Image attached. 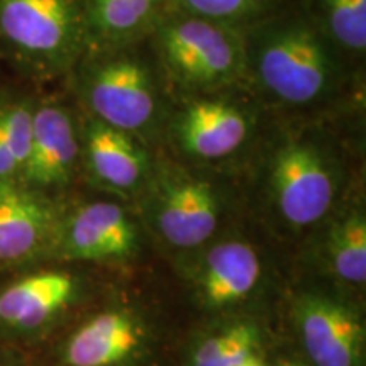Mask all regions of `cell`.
I'll list each match as a JSON object with an SVG mask.
<instances>
[{
    "mask_svg": "<svg viewBox=\"0 0 366 366\" xmlns=\"http://www.w3.org/2000/svg\"><path fill=\"white\" fill-rule=\"evenodd\" d=\"M0 36L33 73L61 75L92 38L86 0H0Z\"/></svg>",
    "mask_w": 366,
    "mask_h": 366,
    "instance_id": "1",
    "label": "cell"
},
{
    "mask_svg": "<svg viewBox=\"0 0 366 366\" xmlns=\"http://www.w3.org/2000/svg\"><path fill=\"white\" fill-rule=\"evenodd\" d=\"M158 48L173 80L187 89L229 85L248 66V51L237 31L194 16L159 21Z\"/></svg>",
    "mask_w": 366,
    "mask_h": 366,
    "instance_id": "2",
    "label": "cell"
},
{
    "mask_svg": "<svg viewBox=\"0 0 366 366\" xmlns=\"http://www.w3.org/2000/svg\"><path fill=\"white\" fill-rule=\"evenodd\" d=\"M340 194V173L317 143L288 139L269 159L268 195L277 217L294 231L324 222Z\"/></svg>",
    "mask_w": 366,
    "mask_h": 366,
    "instance_id": "3",
    "label": "cell"
},
{
    "mask_svg": "<svg viewBox=\"0 0 366 366\" xmlns=\"http://www.w3.org/2000/svg\"><path fill=\"white\" fill-rule=\"evenodd\" d=\"M254 66L263 89L292 105L322 99L334 80L327 46L304 22H292L264 36Z\"/></svg>",
    "mask_w": 366,
    "mask_h": 366,
    "instance_id": "4",
    "label": "cell"
},
{
    "mask_svg": "<svg viewBox=\"0 0 366 366\" xmlns=\"http://www.w3.org/2000/svg\"><path fill=\"white\" fill-rule=\"evenodd\" d=\"M294 324L310 366H365L363 310L341 288L307 287L295 295Z\"/></svg>",
    "mask_w": 366,
    "mask_h": 366,
    "instance_id": "5",
    "label": "cell"
},
{
    "mask_svg": "<svg viewBox=\"0 0 366 366\" xmlns=\"http://www.w3.org/2000/svg\"><path fill=\"white\" fill-rule=\"evenodd\" d=\"M154 345L149 315L129 300H111L76 324L59 360L63 366H146Z\"/></svg>",
    "mask_w": 366,
    "mask_h": 366,
    "instance_id": "6",
    "label": "cell"
},
{
    "mask_svg": "<svg viewBox=\"0 0 366 366\" xmlns=\"http://www.w3.org/2000/svg\"><path fill=\"white\" fill-rule=\"evenodd\" d=\"M81 97L92 117L134 136L146 132L159 114V92L153 71L131 54H107L85 68Z\"/></svg>",
    "mask_w": 366,
    "mask_h": 366,
    "instance_id": "7",
    "label": "cell"
},
{
    "mask_svg": "<svg viewBox=\"0 0 366 366\" xmlns=\"http://www.w3.org/2000/svg\"><path fill=\"white\" fill-rule=\"evenodd\" d=\"M146 187V219L164 244L197 251L216 236L222 200L214 183L182 172H164Z\"/></svg>",
    "mask_w": 366,
    "mask_h": 366,
    "instance_id": "8",
    "label": "cell"
},
{
    "mask_svg": "<svg viewBox=\"0 0 366 366\" xmlns=\"http://www.w3.org/2000/svg\"><path fill=\"white\" fill-rule=\"evenodd\" d=\"M185 269L197 304L209 312H229L248 304L264 283L263 256L249 241L221 239L197 249Z\"/></svg>",
    "mask_w": 366,
    "mask_h": 366,
    "instance_id": "9",
    "label": "cell"
},
{
    "mask_svg": "<svg viewBox=\"0 0 366 366\" xmlns=\"http://www.w3.org/2000/svg\"><path fill=\"white\" fill-rule=\"evenodd\" d=\"M141 249L139 227L116 202L85 204L61 219L53 256L70 262L124 264Z\"/></svg>",
    "mask_w": 366,
    "mask_h": 366,
    "instance_id": "10",
    "label": "cell"
},
{
    "mask_svg": "<svg viewBox=\"0 0 366 366\" xmlns=\"http://www.w3.org/2000/svg\"><path fill=\"white\" fill-rule=\"evenodd\" d=\"M61 214L41 190L0 180V268L53 256Z\"/></svg>",
    "mask_w": 366,
    "mask_h": 366,
    "instance_id": "11",
    "label": "cell"
},
{
    "mask_svg": "<svg viewBox=\"0 0 366 366\" xmlns=\"http://www.w3.org/2000/svg\"><path fill=\"white\" fill-rule=\"evenodd\" d=\"M84 280L66 269L24 274L0 290V329L31 336L48 329L81 299Z\"/></svg>",
    "mask_w": 366,
    "mask_h": 366,
    "instance_id": "12",
    "label": "cell"
},
{
    "mask_svg": "<svg viewBox=\"0 0 366 366\" xmlns=\"http://www.w3.org/2000/svg\"><path fill=\"white\" fill-rule=\"evenodd\" d=\"M86 170L92 180L121 197L146 189L151 180L149 157L134 136L90 117L81 132Z\"/></svg>",
    "mask_w": 366,
    "mask_h": 366,
    "instance_id": "13",
    "label": "cell"
},
{
    "mask_svg": "<svg viewBox=\"0 0 366 366\" xmlns=\"http://www.w3.org/2000/svg\"><path fill=\"white\" fill-rule=\"evenodd\" d=\"M79 154V134L66 109L41 105L33 112L29 154L19 180L41 192L65 185L70 182Z\"/></svg>",
    "mask_w": 366,
    "mask_h": 366,
    "instance_id": "14",
    "label": "cell"
},
{
    "mask_svg": "<svg viewBox=\"0 0 366 366\" xmlns=\"http://www.w3.org/2000/svg\"><path fill=\"white\" fill-rule=\"evenodd\" d=\"M249 117L226 100H197L178 114L173 134L183 153L214 162L234 154L249 136Z\"/></svg>",
    "mask_w": 366,
    "mask_h": 366,
    "instance_id": "15",
    "label": "cell"
},
{
    "mask_svg": "<svg viewBox=\"0 0 366 366\" xmlns=\"http://www.w3.org/2000/svg\"><path fill=\"white\" fill-rule=\"evenodd\" d=\"M262 345L263 331L256 320L224 314L190 341L185 366H237L259 356Z\"/></svg>",
    "mask_w": 366,
    "mask_h": 366,
    "instance_id": "16",
    "label": "cell"
},
{
    "mask_svg": "<svg viewBox=\"0 0 366 366\" xmlns=\"http://www.w3.org/2000/svg\"><path fill=\"white\" fill-rule=\"evenodd\" d=\"M319 259L329 277L340 285L365 287L366 217L363 209H347L329 224L320 242Z\"/></svg>",
    "mask_w": 366,
    "mask_h": 366,
    "instance_id": "17",
    "label": "cell"
},
{
    "mask_svg": "<svg viewBox=\"0 0 366 366\" xmlns=\"http://www.w3.org/2000/svg\"><path fill=\"white\" fill-rule=\"evenodd\" d=\"M92 38L126 43L158 26L167 0H86Z\"/></svg>",
    "mask_w": 366,
    "mask_h": 366,
    "instance_id": "18",
    "label": "cell"
},
{
    "mask_svg": "<svg viewBox=\"0 0 366 366\" xmlns=\"http://www.w3.org/2000/svg\"><path fill=\"white\" fill-rule=\"evenodd\" d=\"M34 109L0 95V180H19L29 154Z\"/></svg>",
    "mask_w": 366,
    "mask_h": 366,
    "instance_id": "19",
    "label": "cell"
},
{
    "mask_svg": "<svg viewBox=\"0 0 366 366\" xmlns=\"http://www.w3.org/2000/svg\"><path fill=\"white\" fill-rule=\"evenodd\" d=\"M329 33L355 53L366 48V0H320Z\"/></svg>",
    "mask_w": 366,
    "mask_h": 366,
    "instance_id": "20",
    "label": "cell"
},
{
    "mask_svg": "<svg viewBox=\"0 0 366 366\" xmlns=\"http://www.w3.org/2000/svg\"><path fill=\"white\" fill-rule=\"evenodd\" d=\"M189 16L219 22L234 24L251 19L262 12L264 0H177Z\"/></svg>",
    "mask_w": 366,
    "mask_h": 366,
    "instance_id": "21",
    "label": "cell"
},
{
    "mask_svg": "<svg viewBox=\"0 0 366 366\" xmlns=\"http://www.w3.org/2000/svg\"><path fill=\"white\" fill-rule=\"evenodd\" d=\"M272 366H310L304 356H282Z\"/></svg>",
    "mask_w": 366,
    "mask_h": 366,
    "instance_id": "22",
    "label": "cell"
},
{
    "mask_svg": "<svg viewBox=\"0 0 366 366\" xmlns=\"http://www.w3.org/2000/svg\"><path fill=\"white\" fill-rule=\"evenodd\" d=\"M0 366H24L21 363V360H17L16 356L9 355L7 351H0Z\"/></svg>",
    "mask_w": 366,
    "mask_h": 366,
    "instance_id": "23",
    "label": "cell"
},
{
    "mask_svg": "<svg viewBox=\"0 0 366 366\" xmlns=\"http://www.w3.org/2000/svg\"><path fill=\"white\" fill-rule=\"evenodd\" d=\"M237 366H268V365L264 363V361L259 358V356H253V358L242 361V363L237 365Z\"/></svg>",
    "mask_w": 366,
    "mask_h": 366,
    "instance_id": "24",
    "label": "cell"
}]
</instances>
